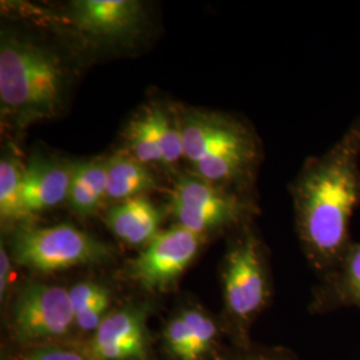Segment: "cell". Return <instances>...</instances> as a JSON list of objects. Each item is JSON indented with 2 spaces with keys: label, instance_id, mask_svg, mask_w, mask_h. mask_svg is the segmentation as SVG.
Here are the masks:
<instances>
[{
  "label": "cell",
  "instance_id": "obj_1",
  "mask_svg": "<svg viewBox=\"0 0 360 360\" xmlns=\"http://www.w3.org/2000/svg\"><path fill=\"white\" fill-rule=\"evenodd\" d=\"M297 236L322 279L346 255L360 206V116L321 156L306 160L291 186Z\"/></svg>",
  "mask_w": 360,
  "mask_h": 360
},
{
  "label": "cell",
  "instance_id": "obj_7",
  "mask_svg": "<svg viewBox=\"0 0 360 360\" xmlns=\"http://www.w3.org/2000/svg\"><path fill=\"white\" fill-rule=\"evenodd\" d=\"M75 324L70 291L58 285L34 283L26 287L13 311V330L20 342L56 339Z\"/></svg>",
  "mask_w": 360,
  "mask_h": 360
},
{
  "label": "cell",
  "instance_id": "obj_23",
  "mask_svg": "<svg viewBox=\"0 0 360 360\" xmlns=\"http://www.w3.org/2000/svg\"><path fill=\"white\" fill-rule=\"evenodd\" d=\"M245 360H284L281 358H267V356H257V358H248Z\"/></svg>",
  "mask_w": 360,
  "mask_h": 360
},
{
  "label": "cell",
  "instance_id": "obj_17",
  "mask_svg": "<svg viewBox=\"0 0 360 360\" xmlns=\"http://www.w3.org/2000/svg\"><path fill=\"white\" fill-rule=\"evenodd\" d=\"M25 168L13 156H3L0 162V218L3 223L25 220L22 206V180Z\"/></svg>",
  "mask_w": 360,
  "mask_h": 360
},
{
  "label": "cell",
  "instance_id": "obj_14",
  "mask_svg": "<svg viewBox=\"0 0 360 360\" xmlns=\"http://www.w3.org/2000/svg\"><path fill=\"white\" fill-rule=\"evenodd\" d=\"M158 187L153 172L129 153L112 155L107 159L108 202H124L144 196Z\"/></svg>",
  "mask_w": 360,
  "mask_h": 360
},
{
  "label": "cell",
  "instance_id": "obj_4",
  "mask_svg": "<svg viewBox=\"0 0 360 360\" xmlns=\"http://www.w3.org/2000/svg\"><path fill=\"white\" fill-rule=\"evenodd\" d=\"M13 257L30 270L53 272L103 263L111 248L72 224L23 227L13 236Z\"/></svg>",
  "mask_w": 360,
  "mask_h": 360
},
{
  "label": "cell",
  "instance_id": "obj_8",
  "mask_svg": "<svg viewBox=\"0 0 360 360\" xmlns=\"http://www.w3.org/2000/svg\"><path fill=\"white\" fill-rule=\"evenodd\" d=\"M205 235L179 224L160 231L129 266V276L147 290H165L193 262Z\"/></svg>",
  "mask_w": 360,
  "mask_h": 360
},
{
  "label": "cell",
  "instance_id": "obj_18",
  "mask_svg": "<svg viewBox=\"0 0 360 360\" xmlns=\"http://www.w3.org/2000/svg\"><path fill=\"white\" fill-rule=\"evenodd\" d=\"M193 338V347L200 359L211 348L217 336V324L198 309H187L181 315Z\"/></svg>",
  "mask_w": 360,
  "mask_h": 360
},
{
  "label": "cell",
  "instance_id": "obj_6",
  "mask_svg": "<svg viewBox=\"0 0 360 360\" xmlns=\"http://www.w3.org/2000/svg\"><path fill=\"white\" fill-rule=\"evenodd\" d=\"M223 292L227 311L240 324L251 322L270 297L264 248L248 226L235 239L224 260Z\"/></svg>",
  "mask_w": 360,
  "mask_h": 360
},
{
  "label": "cell",
  "instance_id": "obj_15",
  "mask_svg": "<svg viewBox=\"0 0 360 360\" xmlns=\"http://www.w3.org/2000/svg\"><path fill=\"white\" fill-rule=\"evenodd\" d=\"M107 196V159L72 163V178L67 202L80 217H90Z\"/></svg>",
  "mask_w": 360,
  "mask_h": 360
},
{
  "label": "cell",
  "instance_id": "obj_21",
  "mask_svg": "<svg viewBox=\"0 0 360 360\" xmlns=\"http://www.w3.org/2000/svg\"><path fill=\"white\" fill-rule=\"evenodd\" d=\"M25 360H87V358L70 348L46 347L34 351Z\"/></svg>",
  "mask_w": 360,
  "mask_h": 360
},
{
  "label": "cell",
  "instance_id": "obj_3",
  "mask_svg": "<svg viewBox=\"0 0 360 360\" xmlns=\"http://www.w3.org/2000/svg\"><path fill=\"white\" fill-rule=\"evenodd\" d=\"M184 158L195 175L245 193L260 160L257 135L231 116L193 111L180 119ZM229 190V188H227Z\"/></svg>",
  "mask_w": 360,
  "mask_h": 360
},
{
  "label": "cell",
  "instance_id": "obj_20",
  "mask_svg": "<svg viewBox=\"0 0 360 360\" xmlns=\"http://www.w3.org/2000/svg\"><path fill=\"white\" fill-rule=\"evenodd\" d=\"M70 297H71L72 309L77 318L83 312L92 309L101 300L110 297V294L103 285H99L94 282H82V283L75 284L70 290Z\"/></svg>",
  "mask_w": 360,
  "mask_h": 360
},
{
  "label": "cell",
  "instance_id": "obj_19",
  "mask_svg": "<svg viewBox=\"0 0 360 360\" xmlns=\"http://www.w3.org/2000/svg\"><path fill=\"white\" fill-rule=\"evenodd\" d=\"M166 342L169 352L179 360H199L188 327L181 316L174 318L166 328Z\"/></svg>",
  "mask_w": 360,
  "mask_h": 360
},
{
  "label": "cell",
  "instance_id": "obj_2",
  "mask_svg": "<svg viewBox=\"0 0 360 360\" xmlns=\"http://www.w3.org/2000/svg\"><path fill=\"white\" fill-rule=\"evenodd\" d=\"M65 68L51 49L3 34L0 44L1 112L18 124L56 115L65 98Z\"/></svg>",
  "mask_w": 360,
  "mask_h": 360
},
{
  "label": "cell",
  "instance_id": "obj_16",
  "mask_svg": "<svg viewBox=\"0 0 360 360\" xmlns=\"http://www.w3.org/2000/svg\"><path fill=\"white\" fill-rule=\"evenodd\" d=\"M129 154L142 162L143 165H162L163 154L159 142V132L156 124L155 105L146 108L136 116L126 132Z\"/></svg>",
  "mask_w": 360,
  "mask_h": 360
},
{
  "label": "cell",
  "instance_id": "obj_10",
  "mask_svg": "<svg viewBox=\"0 0 360 360\" xmlns=\"http://www.w3.org/2000/svg\"><path fill=\"white\" fill-rule=\"evenodd\" d=\"M75 26L96 39H120L139 26L142 3L134 0H79L72 3Z\"/></svg>",
  "mask_w": 360,
  "mask_h": 360
},
{
  "label": "cell",
  "instance_id": "obj_13",
  "mask_svg": "<svg viewBox=\"0 0 360 360\" xmlns=\"http://www.w3.org/2000/svg\"><path fill=\"white\" fill-rule=\"evenodd\" d=\"M105 223L122 242L144 247L160 232L162 212L146 196H138L111 207Z\"/></svg>",
  "mask_w": 360,
  "mask_h": 360
},
{
  "label": "cell",
  "instance_id": "obj_22",
  "mask_svg": "<svg viewBox=\"0 0 360 360\" xmlns=\"http://www.w3.org/2000/svg\"><path fill=\"white\" fill-rule=\"evenodd\" d=\"M10 275H11V260L1 245L0 248V295L1 297L7 292L10 284Z\"/></svg>",
  "mask_w": 360,
  "mask_h": 360
},
{
  "label": "cell",
  "instance_id": "obj_11",
  "mask_svg": "<svg viewBox=\"0 0 360 360\" xmlns=\"http://www.w3.org/2000/svg\"><path fill=\"white\" fill-rule=\"evenodd\" d=\"M72 163L35 156L25 168L22 206L26 219L59 206L68 199Z\"/></svg>",
  "mask_w": 360,
  "mask_h": 360
},
{
  "label": "cell",
  "instance_id": "obj_9",
  "mask_svg": "<svg viewBox=\"0 0 360 360\" xmlns=\"http://www.w3.org/2000/svg\"><path fill=\"white\" fill-rule=\"evenodd\" d=\"M92 360H146L147 345L141 309H129L108 314L94 333Z\"/></svg>",
  "mask_w": 360,
  "mask_h": 360
},
{
  "label": "cell",
  "instance_id": "obj_5",
  "mask_svg": "<svg viewBox=\"0 0 360 360\" xmlns=\"http://www.w3.org/2000/svg\"><path fill=\"white\" fill-rule=\"evenodd\" d=\"M169 211L179 226L205 235L223 227L245 226L257 206L245 193L223 188L198 175H183L174 186Z\"/></svg>",
  "mask_w": 360,
  "mask_h": 360
},
{
  "label": "cell",
  "instance_id": "obj_12",
  "mask_svg": "<svg viewBox=\"0 0 360 360\" xmlns=\"http://www.w3.org/2000/svg\"><path fill=\"white\" fill-rule=\"evenodd\" d=\"M352 307L360 309V242L349 245L335 270L321 279L312 300L316 312Z\"/></svg>",
  "mask_w": 360,
  "mask_h": 360
}]
</instances>
